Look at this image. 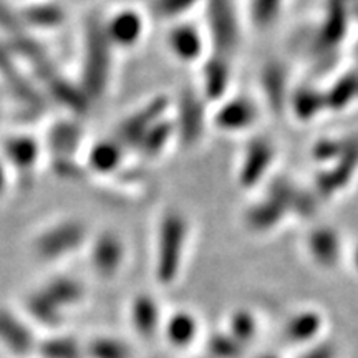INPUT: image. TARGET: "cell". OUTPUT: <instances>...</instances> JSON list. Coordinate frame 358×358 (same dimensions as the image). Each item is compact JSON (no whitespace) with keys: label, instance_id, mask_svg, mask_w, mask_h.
Listing matches in <instances>:
<instances>
[{"label":"cell","instance_id":"9c48e42d","mask_svg":"<svg viewBox=\"0 0 358 358\" xmlns=\"http://www.w3.org/2000/svg\"><path fill=\"white\" fill-rule=\"evenodd\" d=\"M124 259L122 239L113 232H103L92 248V266L101 277H111L120 271Z\"/></svg>","mask_w":358,"mask_h":358},{"label":"cell","instance_id":"d6a6232c","mask_svg":"<svg viewBox=\"0 0 358 358\" xmlns=\"http://www.w3.org/2000/svg\"><path fill=\"white\" fill-rule=\"evenodd\" d=\"M294 110L299 118L310 120L325 108V95L312 88H302L294 95Z\"/></svg>","mask_w":358,"mask_h":358},{"label":"cell","instance_id":"9a60e30c","mask_svg":"<svg viewBox=\"0 0 358 358\" xmlns=\"http://www.w3.org/2000/svg\"><path fill=\"white\" fill-rule=\"evenodd\" d=\"M143 20L134 10H122L105 25V34L111 45L131 47L140 40Z\"/></svg>","mask_w":358,"mask_h":358},{"label":"cell","instance_id":"cb8c5ba5","mask_svg":"<svg viewBox=\"0 0 358 358\" xmlns=\"http://www.w3.org/2000/svg\"><path fill=\"white\" fill-rule=\"evenodd\" d=\"M122 155L123 146L116 140L100 141L90 151V166L96 173H111L118 168Z\"/></svg>","mask_w":358,"mask_h":358},{"label":"cell","instance_id":"ac0fdd59","mask_svg":"<svg viewBox=\"0 0 358 358\" xmlns=\"http://www.w3.org/2000/svg\"><path fill=\"white\" fill-rule=\"evenodd\" d=\"M48 92L53 96V100L64 105L65 108H69L75 113H85L88 110L90 98L87 93L83 92V88L80 85L70 83L69 80H65L60 75H53L47 83Z\"/></svg>","mask_w":358,"mask_h":358},{"label":"cell","instance_id":"74e56055","mask_svg":"<svg viewBox=\"0 0 358 358\" xmlns=\"http://www.w3.org/2000/svg\"><path fill=\"white\" fill-rule=\"evenodd\" d=\"M198 0H155L153 8L156 15L164 17V19H171L179 13L189 10Z\"/></svg>","mask_w":358,"mask_h":358},{"label":"cell","instance_id":"4dcf8cb0","mask_svg":"<svg viewBox=\"0 0 358 358\" xmlns=\"http://www.w3.org/2000/svg\"><path fill=\"white\" fill-rule=\"evenodd\" d=\"M355 98H358V73H348L340 78L327 93L325 106L332 110H342Z\"/></svg>","mask_w":358,"mask_h":358},{"label":"cell","instance_id":"52a82bcc","mask_svg":"<svg viewBox=\"0 0 358 358\" xmlns=\"http://www.w3.org/2000/svg\"><path fill=\"white\" fill-rule=\"evenodd\" d=\"M166 108V96H158L155 100H151L146 106H143L141 110H138L136 113L131 115L120 124L118 131H116V141L123 148H136V145L143 138V134L153 127V124L159 122V118L163 116Z\"/></svg>","mask_w":358,"mask_h":358},{"label":"cell","instance_id":"8d00e7d4","mask_svg":"<svg viewBox=\"0 0 358 358\" xmlns=\"http://www.w3.org/2000/svg\"><path fill=\"white\" fill-rule=\"evenodd\" d=\"M282 0H254L252 15L259 25H267L275 19L280 10Z\"/></svg>","mask_w":358,"mask_h":358},{"label":"cell","instance_id":"d6986e66","mask_svg":"<svg viewBox=\"0 0 358 358\" xmlns=\"http://www.w3.org/2000/svg\"><path fill=\"white\" fill-rule=\"evenodd\" d=\"M257 118L256 106L248 100H234L224 105L216 116V123L224 129H243Z\"/></svg>","mask_w":358,"mask_h":358},{"label":"cell","instance_id":"ba28073f","mask_svg":"<svg viewBox=\"0 0 358 358\" xmlns=\"http://www.w3.org/2000/svg\"><path fill=\"white\" fill-rule=\"evenodd\" d=\"M0 75H3V83H6V87L12 96H15L17 100L24 103L29 108H42V96L38 95V92L32 85L27 82L24 75L17 70L12 52L2 43H0Z\"/></svg>","mask_w":358,"mask_h":358},{"label":"cell","instance_id":"f546056e","mask_svg":"<svg viewBox=\"0 0 358 358\" xmlns=\"http://www.w3.org/2000/svg\"><path fill=\"white\" fill-rule=\"evenodd\" d=\"M206 78V93L211 98H219L226 92L229 83V66H227L226 57L216 55L208 62L204 71Z\"/></svg>","mask_w":358,"mask_h":358},{"label":"cell","instance_id":"4fadbf2b","mask_svg":"<svg viewBox=\"0 0 358 358\" xmlns=\"http://www.w3.org/2000/svg\"><path fill=\"white\" fill-rule=\"evenodd\" d=\"M37 358H87L85 357V343L77 337L66 332H48L40 335L37 350Z\"/></svg>","mask_w":358,"mask_h":358},{"label":"cell","instance_id":"4316f807","mask_svg":"<svg viewBox=\"0 0 358 358\" xmlns=\"http://www.w3.org/2000/svg\"><path fill=\"white\" fill-rule=\"evenodd\" d=\"M287 209L282 206L279 201L267 198L261 204L254 206L248 214V224L256 231H266L274 227L277 222L284 217Z\"/></svg>","mask_w":358,"mask_h":358},{"label":"cell","instance_id":"7402d4cb","mask_svg":"<svg viewBox=\"0 0 358 358\" xmlns=\"http://www.w3.org/2000/svg\"><path fill=\"white\" fill-rule=\"evenodd\" d=\"M22 24L38 27V29H55L65 22V10L57 3H34L25 7L20 13Z\"/></svg>","mask_w":358,"mask_h":358},{"label":"cell","instance_id":"d590c367","mask_svg":"<svg viewBox=\"0 0 358 358\" xmlns=\"http://www.w3.org/2000/svg\"><path fill=\"white\" fill-rule=\"evenodd\" d=\"M231 335L243 345L252 340L256 335V320H254L252 313L245 310L236 312L231 319Z\"/></svg>","mask_w":358,"mask_h":358},{"label":"cell","instance_id":"5b68a950","mask_svg":"<svg viewBox=\"0 0 358 358\" xmlns=\"http://www.w3.org/2000/svg\"><path fill=\"white\" fill-rule=\"evenodd\" d=\"M22 313L35 329L47 330V334L58 332L66 319V313L43 292L40 285L24 295Z\"/></svg>","mask_w":358,"mask_h":358},{"label":"cell","instance_id":"f35d334b","mask_svg":"<svg viewBox=\"0 0 358 358\" xmlns=\"http://www.w3.org/2000/svg\"><path fill=\"white\" fill-rule=\"evenodd\" d=\"M347 143L343 141H332V140H324L317 143L313 148V156L320 161H337L342 156L343 150H345Z\"/></svg>","mask_w":358,"mask_h":358},{"label":"cell","instance_id":"6da1fadb","mask_svg":"<svg viewBox=\"0 0 358 358\" xmlns=\"http://www.w3.org/2000/svg\"><path fill=\"white\" fill-rule=\"evenodd\" d=\"M110 47L105 25L98 19H90L85 30V57L80 85L90 101L100 98L105 92L110 73Z\"/></svg>","mask_w":358,"mask_h":358},{"label":"cell","instance_id":"ffe728a7","mask_svg":"<svg viewBox=\"0 0 358 358\" xmlns=\"http://www.w3.org/2000/svg\"><path fill=\"white\" fill-rule=\"evenodd\" d=\"M310 252L317 262L325 267H334L340 257V243L338 237L332 229H322L313 231L310 234Z\"/></svg>","mask_w":358,"mask_h":358},{"label":"cell","instance_id":"d4e9b609","mask_svg":"<svg viewBox=\"0 0 358 358\" xmlns=\"http://www.w3.org/2000/svg\"><path fill=\"white\" fill-rule=\"evenodd\" d=\"M169 47L181 60H194L201 53V37L191 25H179L169 34Z\"/></svg>","mask_w":358,"mask_h":358},{"label":"cell","instance_id":"836d02e7","mask_svg":"<svg viewBox=\"0 0 358 358\" xmlns=\"http://www.w3.org/2000/svg\"><path fill=\"white\" fill-rule=\"evenodd\" d=\"M196 334V322L189 313H176L173 315L168 322L166 327V335L169 338V342L174 343V345H186L189 343L192 337Z\"/></svg>","mask_w":358,"mask_h":358},{"label":"cell","instance_id":"83f0119b","mask_svg":"<svg viewBox=\"0 0 358 358\" xmlns=\"http://www.w3.org/2000/svg\"><path fill=\"white\" fill-rule=\"evenodd\" d=\"M262 87L267 100L275 111L284 108L285 103V73L279 64H271L264 69Z\"/></svg>","mask_w":358,"mask_h":358},{"label":"cell","instance_id":"f1b7e54d","mask_svg":"<svg viewBox=\"0 0 358 358\" xmlns=\"http://www.w3.org/2000/svg\"><path fill=\"white\" fill-rule=\"evenodd\" d=\"M320 317L313 312H302L292 317L284 329V337L289 342H306L310 340L320 329Z\"/></svg>","mask_w":358,"mask_h":358},{"label":"cell","instance_id":"e575fe53","mask_svg":"<svg viewBox=\"0 0 358 358\" xmlns=\"http://www.w3.org/2000/svg\"><path fill=\"white\" fill-rule=\"evenodd\" d=\"M244 345L226 334H216L209 338L208 350L214 358H241Z\"/></svg>","mask_w":358,"mask_h":358},{"label":"cell","instance_id":"30bf717a","mask_svg":"<svg viewBox=\"0 0 358 358\" xmlns=\"http://www.w3.org/2000/svg\"><path fill=\"white\" fill-rule=\"evenodd\" d=\"M358 166V141H348L337 164L317 178V189L322 196H330L343 187Z\"/></svg>","mask_w":358,"mask_h":358},{"label":"cell","instance_id":"484cf974","mask_svg":"<svg viewBox=\"0 0 358 358\" xmlns=\"http://www.w3.org/2000/svg\"><path fill=\"white\" fill-rule=\"evenodd\" d=\"M85 357L87 358H131V350L123 340L98 335L85 343Z\"/></svg>","mask_w":358,"mask_h":358},{"label":"cell","instance_id":"44dd1931","mask_svg":"<svg viewBox=\"0 0 358 358\" xmlns=\"http://www.w3.org/2000/svg\"><path fill=\"white\" fill-rule=\"evenodd\" d=\"M131 324L138 334L151 338L158 327V307L150 295H138L131 303Z\"/></svg>","mask_w":358,"mask_h":358},{"label":"cell","instance_id":"60d3db41","mask_svg":"<svg viewBox=\"0 0 358 358\" xmlns=\"http://www.w3.org/2000/svg\"><path fill=\"white\" fill-rule=\"evenodd\" d=\"M301 358H335V347L330 343H322V345L303 353Z\"/></svg>","mask_w":358,"mask_h":358},{"label":"cell","instance_id":"8992f818","mask_svg":"<svg viewBox=\"0 0 358 358\" xmlns=\"http://www.w3.org/2000/svg\"><path fill=\"white\" fill-rule=\"evenodd\" d=\"M208 17L217 55H229L239 38L234 2L232 0H208Z\"/></svg>","mask_w":358,"mask_h":358},{"label":"cell","instance_id":"7a4b0ae2","mask_svg":"<svg viewBox=\"0 0 358 358\" xmlns=\"http://www.w3.org/2000/svg\"><path fill=\"white\" fill-rule=\"evenodd\" d=\"M87 239V227L77 219L53 224L40 232L34 241V252L40 261L55 262L82 248Z\"/></svg>","mask_w":358,"mask_h":358},{"label":"cell","instance_id":"5bb4252c","mask_svg":"<svg viewBox=\"0 0 358 358\" xmlns=\"http://www.w3.org/2000/svg\"><path fill=\"white\" fill-rule=\"evenodd\" d=\"M204 123V110L199 98L192 92H185L179 100L178 127L181 140L185 143H194L201 136Z\"/></svg>","mask_w":358,"mask_h":358},{"label":"cell","instance_id":"7bdbcfd3","mask_svg":"<svg viewBox=\"0 0 358 358\" xmlns=\"http://www.w3.org/2000/svg\"><path fill=\"white\" fill-rule=\"evenodd\" d=\"M355 266L358 268V249H357V252H355Z\"/></svg>","mask_w":358,"mask_h":358},{"label":"cell","instance_id":"277c9868","mask_svg":"<svg viewBox=\"0 0 358 358\" xmlns=\"http://www.w3.org/2000/svg\"><path fill=\"white\" fill-rule=\"evenodd\" d=\"M185 236V219L179 216V214H168L159 227L158 264H156V274H158V279L163 284L173 282L178 274Z\"/></svg>","mask_w":358,"mask_h":358},{"label":"cell","instance_id":"e0dca14e","mask_svg":"<svg viewBox=\"0 0 358 358\" xmlns=\"http://www.w3.org/2000/svg\"><path fill=\"white\" fill-rule=\"evenodd\" d=\"M38 145L32 136L17 134L3 143L6 159L19 171H30L38 159Z\"/></svg>","mask_w":358,"mask_h":358},{"label":"cell","instance_id":"ee69618b","mask_svg":"<svg viewBox=\"0 0 358 358\" xmlns=\"http://www.w3.org/2000/svg\"><path fill=\"white\" fill-rule=\"evenodd\" d=\"M259 358H277V357H274V355H262V357H259Z\"/></svg>","mask_w":358,"mask_h":358},{"label":"cell","instance_id":"2e32d148","mask_svg":"<svg viewBox=\"0 0 358 358\" xmlns=\"http://www.w3.org/2000/svg\"><path fill=\"white\" fill-rule=\"evenodd\" d=\"M272 156H274V151H272V146L267 141L256 140L250 143L248 153H245L243 169H241L243 186L249 187L256 185L259 179L264 176V173L267 171V168L271 166Z\"/></svg>","mask_w":358,"mask_h":358},{"label":"cell","instance_id":"603a6c76","mask_svg":"<svg viewBox=\"0 0 358 358\" xmlns=\"http://www.w3.org/2000/svg\"><path fill=\"white\" fill-rule=\"evenodd\" d=\"M80 141V129L71 123H58L48 133V146L55 159H70Z\"/></svg>","mask_w":358,"mask_h":358},{"label":"cell","instance_id":"1f68e13d","mask_svg":"<svg viewBox=\"0 0 358 358\" xmlns=\"http://www.w3.org/2000/svg\"><path fill=\"white\" fill-rule=\"evenodd\" d=\"M173 134V124L169 122H159L153 124L148 131L143 134V138L138 143L136 148L146 156H155L163 150L169 138Z\"/></svg>","mask_w":358,"mask_h":358},{"label":"cell","instance_id":"8fae6325","mask_svg":"<svg viewBox=\"0 0 358 358\" xmlns=\"http://www.w3.org/2000/svg\"><path fill=\"white\" fill-rule=\"evenodd\" d=\"M347 2L345 0H330L329 10H327L325 20L320 27V32L313 45L317 50L330 52L340 43L343 35L347 34Z\"/></svg>","mask_w":358,"mask_h":358},{"label":"cell","instance_id":"3957f363","mask_svg":"<svg viewBox=\"0 0 358 358\" xmlns=\"http://www.w3.org/2000/svg\"><path fill=\"white\" fill-rule=\"evenodd\" d=\"M40 340L37 329L24 313L0 307V348L17 358L35 357Z\"/></svg>","mask_w":358,"mask_h":358},{"label":"cell","instance_id":"7c38bea8","mask_svg":"<svg viewBox=\"0 0 358 358\" xmlns=\"http://www.w3.org/2000/svg\"><path fill=\"white\" fill-rule=\"evenodd\" d=\"M42 290L58 307L66 313V310L71 307H77L80 302L85 299V285L82 280H78L73 275L58 274L45 280L42 285Z\"/></svg>","mask_w":358,"mask_h":358},{"label":"cell","instance_id":"b9f144b4","mask_svg":"<svg viewBox=\"0 0 358 358\" xmlns=\"http://www.w3.org/2000/svg\"><path fill=\"white\" fill-rule=\"evenodd\" d=\"M7 187V169H6V163H3L2 158H0V198L6 192Z\"/></svg>","mask_w":358,"mask_h":358},{"label":"cell","instance_id":"ab89813d","mask_svg":"<svg viewBox=\"0 0 358 358\" xmlns=\"http://www.w3.org/2000/svg\"><path fill=\"white\" fill-rule=\"evenodd\" d=\"M22 19L19 13L12 10L7 3H3L0 0V29L6 30V32L13 37V35L22 34Z\"/></svg>","mask_w":358,"mask_h":358}]
</instances>
